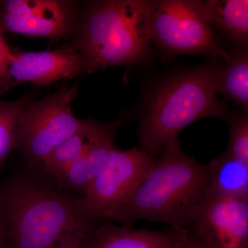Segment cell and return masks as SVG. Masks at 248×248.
I'll list each match as a JSON object with an SVG mask.
<instances>
[{
    "instance_id": "obj_8",
    "label": "cell",
    "mask_w": 248,
    "mask_h": 248,
    "mask_svg": "<svg viewBox=\"0 0 248 248\" xmlns=\"http://www.w3.org/2000/svg\"><path fill=\"white\" fill-rule=\"evenodd\" d=\"M3 32L61 40L73 36L80 13L79 2L69 0L1 1Z\"/></svg>"
},
{
    "instance_id": "obj_5",
    "label": "cell",
    "mask_w": 248,
    "mask_h": 248,
    "mask_svg": "<svg viewBox=\"0 0 248 248\" xmlns=\"http://www.w3.org/2000/svg\"><path fill=\"white\" fill-rule=\"evenodd\" d=\"M151 43L169 54H202L226 58L228 51L215 35L204 1H150Z\"/></svg>"
},
{
    "instance_id": "obj_9",
    "label": "cell",
    "mask_w": 248,
    "mask_h": 248,
    "mask_svg": "<svg viewBox=\"0 0 248 248\" xmlns=\"http://www.w3.org/2000/svg\"><path fill=\"white\" fill-rule=\"evenodd\" d=\"M97 71L94 65L71 45L38 52L11 48V62L0 85V94L22 83L42 87L61 79Z\"/></svg>"
},
{
    "instance_id": "obj_7",
    "label": "cell",
    "mask_w": 248,
    "mask_h": 248,
    "mask_svg": "<svg viewBox=\"0 0 248 248\" xmlns=\"http://www.w3.org/2000/svg\"><path fill=\"white\" fill-rule=\"evenodd\" d=\"M155 158L138 147L127 151L115 147L84 197L78 198L83 215L97 223L110 221L146 177Z\"/></svg>"
},
{
    "instance_id": "obj_16",
    "label": "cell",
    "mask_w": 248,
    "mask_h": 248,
    "mask_svg": "<svg viewBox=\"0 0 248 248\" xmlns=\"http://www.w3.org/2000/svg\"><path fill=\"white\" fill-rule=\"evenodd\" d=\"M218 94L234 101L241 111L248 110V46L228 52L222 65L218 84Z\"/></svg>"
},
{
    "instance_id": "obj_22",
    "label": "cell",
    "mask_w": 248,
    "mask_h": 248,
    "mask_svg": "<svg viewBox=\"0 0 248 248\" xmlns=\"http://www.w3.org/2000/svg\"><path fill=\"white\" fill-rule=\"evenodd\" d=\"M0 248H6L4 237H3V234L2 232H1V229H0Z\"/></svg>"
},
{
    "instance_id": "obj_4",
    "label": "cell",
    "mask_w": 248,
    "mask_h": 248,
    "mask_svg": "<svg viewBox=\"0 0 248 248\" xmlns=\"http://www.w3.org/2000/svg\"><path fill=\"white\" fill-rule=\"evenodd\" d=\"M150 1H90L80 10L71 46L98 71L141 63L149 53Z\"/></svg>"
},
{
    "instance_id": "obj_2",
    "label": "cell",
    "mask_w": 248,
    "mask_h": 248,
    "mask_svg": "<svg viewBox=\"0 0 248 248\" xmlns=\"http://www.w3.org/2000/svg\"><path fill=\"white\" fill-rule=\"evenodd\" d=\"M207 184L206 165L184 153L179 138H173L110 221L131 226L145 219L187 229L205 197Z\"/></svg>"
},
{
    "instance_id": "obj_11",
    "label": "cell",
    "mask_w": 248,
    "mask_h": 248,
    "mask_svg": "<svg viewBox=\"0 0 248 248\" xmlns=\"http://www.w3.org/2000/svg\"><path fill=\"white\" fill-rule=\"evenodd\" d=\"M189 235L186 228L170 227L167 231H153L104 221L86 234L84 242L86 248H179Z\"/></svg>"
},
{
    "instance_id": "obj_18",
    "label": "cell",
    "mask_w": 248,
    "mask_h": 248,
    "mask_svg": "<svg viewBox=\"0 0 248 248\" xmlns=\"http://www.w3.org/2000/svg\"><path fill=\"white\" fill-rule=\"evenodd\" d=\"M230 138L225 152L233 157L248 164V115L234 111L229 118Z\"/></svg>"
},
{
    "instance_id": "obj_19",
    "label": "cell",
    "mask_w": 248,
    "mask_h": 248,
    "mask_svg": "<svg viewBox=\"0 0 248 248\" xmlns=\"http://www.w3.org/2000/svg\"><path fill=\"white\" fill-rule=\"evenodd\" d=\"M86 234L68 233L50 248H86L84 239Z\"/></svg>"
},
{
    "instance_id": "obj_14",
    "label": "cell",
    "mask_w": 248,
    "mask_h": 248,
    "mask_svg": "<svg viewBox=\"0 0 248 248\" xmlns=\"http://www.w3.org/2000/svg\"><path fill=\"white\" fill-rule=\"evenodd\" d=\"M205 165L208 184L205 195L248 200V164L224 151Z\"/></svg>"
},
{
    "instance_id": "obj_17",
    "label": "cell",
    "mask_w": 248,
    "mask_h": 248,
    "mask_svg": "<svg viewBox=\"0 0 248 248\" xmlns=\"http://www.w3.org/2000/svg\"><path fill=\"white\" fill-rule=\"evenodd\" d=\"M33 99L31 93H26L16 100H0V166L11 151L16 149L18 121L28 104Z\"/></svg>"
},
{
    "instance_id": "obj_3",
    "label": "cell",
    "mask_w": 248,
    "mask_h": 248,
    "mask_svg": "<svg viewBox=\"0 0 248 248\" xmlns=\"http://www.w3.org/2000/svg\"><path fill=\"white\" fill-rule=\"evenodd\" d=\"M78 198L30 177L0 188V229L6 248H50L68 233L89 232L97 222L83 215Z\"/></svg>"
},
{
    "instance_id": "obj_20",
    "label": "cell",
    "mask_w": 248,
    "mask_h": 248,
    "mask_svg": "<svg viewBox=\"0 0 248 248\" xmlns=\"http://www.w3.org/2000/svg\"><path fill=\"white\" fill-rule=\"evenodd\" d=\"M11 60V48L5 40L3 31L0 27V85L2 82Z\"/></svg>"
},
{
    "instance_id": "obj_12",
    "label": "cell",
    "mask_w": 248,
    "mask_h": 248,
    "mask_svg": "<svg viewBox=\"0 0 248 248\" xmlns=\"http://www.w3.org/2000/svg\"><path fill=\"white\" fill-rule=\"evenodd\" d=\"M122 124L121 122H115L89 151L55 179L58 187L84 193L102 170L108 156L115 148L114 138Z\"/></svg>"
},
{
    "instance_id": "obj_1",
    "label": "cell",
    "mask_w": 248,
    "mask_h": 248,
    "mask_svg": "<svg viewBox=\"0 0 248 248\" xmlns=\"http://www.w3.org/2000/svg\"><path fill=\"white\" fill-rule=\"evenodd\" d=\"M222 65L211 62L177 72L151 90L137 129L140 148L156 157L195 121L226 120V105L217 91Z\"/></svg>"
},
{
    "instance_id": "obj_10",
    "label": "cell",
    "mask_w": 248,
    "mask_h": 248,
    "mask_svg": "<svg viewBox=\"0 0 248 248\" xmlns=\"http://www.w3.org/2000/svg\"><path fill=\"white\" fill-rule=\"evenodd\" d=\"M187 229L203 248H248V200L205 195Z\"/></svg>"
},
{
    "instance_id": "obj_21",
    "label": "cell",
    "mask_w": 248,
    "mask_h": 248,
    "mask_svg": "<svg viewBox=\"0 0 248 248\" xmlns=\"http://www.w3.org/2000/svg\"><path fill=\"white\" fill-rule=\"evenodd\" d=\"M179 248H203V246H202L200 244V243L198 242V241H197L195 239V238L193 237V236H192V235L190 234L189 235L188 238H187V239L186 240L185 242L182 245V246H180Z\"/></svg>"
},
{
    "instance_id": "obj_6",
    "label": "cell",
    "mask_w": 248,
    "mask_h": 248,
    "mask_svg": "<svg viewBox=\"0 0 248 248\" xmlns=\"http://www.w3.org/2000/svg\"><path fill=\"white\" fill-rule=\"evenodd\" d=\"M78 94V86H63L38 101L32 100L18 121L16 149L25 158L29 167L42 166L46 158L83 125L77 118L72 103Z\"/></svg>"
},
{
    "instance_id": "obj_15",
    "label": "cell",
    "mask_w": 248,
    "mask_h": 248,
    "mask_svg": "<svg viewBox=\"0 0 248 248\" xmlns=\"http://www.w3.org/2000/svg\"><path fill=\"white\" fill-rule=\"evenodd\" d=\"M212 27L236 48L248 46V0L204 1Z\"/></svg>"
},
{
    "instance_id": "obj_13",
    "label": "cell",
    "mask_w": 248,
    "mask_h": 248,
    "mask_svg": "<svg viewBox=\"0 0 248 248\" xmlns=\"http://www.w3.org/2000/svg\"><path fill=\"white\" fill-rule=\"evenodd\" d=\"M115 122L102 123L93 119L85 120L84 125L76 133L67 139L46 158L42 165L44 171L54 179L60 177L89 151Z\"/></svg>"
}]
</instances>
